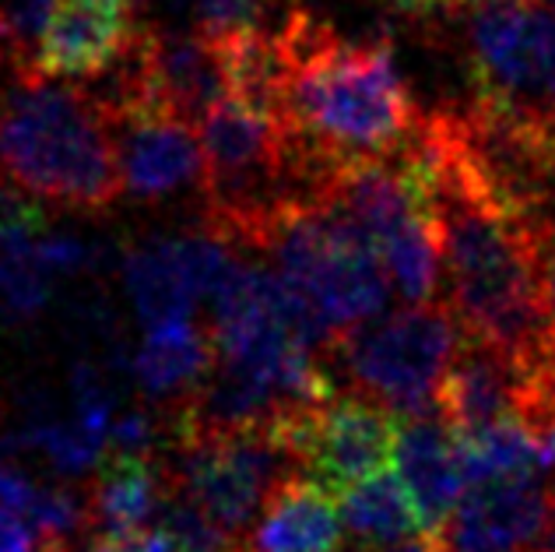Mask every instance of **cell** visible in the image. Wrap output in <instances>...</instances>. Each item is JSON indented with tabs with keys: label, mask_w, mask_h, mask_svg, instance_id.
<instances>
[{
	"label": "cell",
	"mask_w": 555,
	"mask_h": 552,
	"mask_svg": "<svg viewBox=\"0 0 555 552\" xmlns=\"http://www.w3.org/2000/svg\"><path fill=\"white\" fill-rule=\"evenodd\" d=\"M134 0H61L39 36L33 70L42 78L106 75L134 47Z\"/></svg>",
	"instance_id": "obj_10"
},
{
	"label": "cell",
	"mask_w": 555,
	"mask_h": 552,
	"mask_svg": "<svg viewBox=\"0 0 555 552\" xmlns=\"http://www.w3.org/2000/svg\"><path fill=\"white\" fill-rule=\"evenodd\" d=\"M552 158H555V138H552Z\"/></svg>",
	"instance_id": "obj_28"
},
{
	"label": "cell",
	"mask_w": 555,
	"mask_h": 552,
	"mask_svg": "<svg viewBox=\"0 0 555 552\" xmlns=\"http://www.w3.org/2000/svg\"><path fill=\"white\" fill-rule=\"evenodd\" d=\"M440 240L447 307L464 338L524 370L555 356L545 303V219L517 208L467 152L454 110L418 124L412 138Z\"/></svg>",
	"instance_id": "obj_1"
},
{
	"label": "cell",
	"mask_w": 555,
	"mask_h": 552,
	"mask_svg": "<svg viewBox=\"0 0 555 552\" xmlns=\"http://www.w3.org/2000/svg\"><path fill=\"white\" fill-rule=\"evenodd\" d=\"M211 370H215V338L208 328H197L194 321L149 328L134 356L138 384L155 398L183 401L204 384V376Z\"/></svg>",
	"instance_id": "obj_15"
},
{
	"label": "cell",
	"mask_w": 555,
	"mask_h": 552,
	"mask_svg": "<svg viewBox=\"0 0 555 552\" xmlns=\"http://www.w3.org/2000/svg\"><path fill=\"white\" fill-rule=\"evenodd\" d=\"M274 36L285 67L278 116L317 155L390 158L418 134L422 120L387 42L341 39L306 11L278 22Z\"/></svg>",
	"instance_id": "obj_2"
},
{
	"label": "cell",
	"mask_w": 555,
	"mask_h": 552,
	"mask_svg": "<svg viewBox=\"0 0 555 552\" xmlns=\"http://www.w3.org/2000/svg\"><path fill=\"white\" fill-rule=\"evenodd\" d=\"M464 42L475 106L555 138V11L538 0H475Z\"/></svg>",
	"instance_id": "obj_4"
},
{
	"label": "cell",
	"mask_w": 555,
	"mask_h": 552,
	"mask_svg": "<svg viewBox=\"0 0 555 552\" xmlns=\"http://www.w3.org/2000/svg\"><path fill=\"white\" fill-rule=\"evenodd\" d=\"M106 113L124 194L158 201L201 183L204 152L194 124L130 103H106Z\"/></svg>",
	"instance_id": "obj_9"
},
{
	"label": "cell",
	"mask_w": 555,
	"mask_h": 552,
	"mask_svg": "<svg viewBox=\"0 0 555 552\" xmlns=\"http://www.w3.org/2000/svg\"><path fill=\"white\" fill-rule=\"evenodd\" d=\"M172 444V492L232 542L250 535L271 489L296 472L274 426L183 433Z\"/></svg>",
	"instance_id": "obj_6"
},
{
	"label": "cell",
	"mask_w": 555,
	"mask_h": 552,
	"mask_svg": "<svg viewBox=\"0 0 555 552\" xmlns=\"http://www.w3.org/2000/svg\"><path fill=\"white\" fill-rule=\"evenodd\" d=\"M0 552H39V542L22 514L0 506Z\"/></svg>",
	"instance_id": "obj_23"
},
{
	"label": "cell",
	"mask_w": 555,
	"mask_h": 552,
	"mask_svg": "<svg viewBox=\"0 0 555 552\" xmlns=\"http://www.w3.org/2000/svg\"><path fill=\"white\" fill-rule=\"evenodd\" d=\"M376 552H447L443 545V535H412V539H404L398 545H387V549H376Z\"/></svg>",
	"instance_id": "obj_24"
},
{
	"label": "cell",
	"mask_w": 555,
	"mask_h": 552,
	"mask_svg": "<svg viewBox=\"0 0 555 552\" xmlns=\"http://www.w3.org/2000/svg\"><path fill=\"white\" fill-rule=\"evenodd\" d=\"M268 0H190V28L204 36H232L264 25Z\"/></svg>",
	"instance_id": "obj_20"
},
{
	"label": "cell",
	"mask_w": 555,
	"mask_h": 552,
	"mask_svg": "<svg viewBox=\"0 0 555 552\" xmlns=\"http://www.w3.org/2000/svg\"><path fill=\"white\" fill-rule=\"evenodd\" d=\"M461 342L464 331L454 310L447 303H422L352 328L331 356L359 398L398 419H418L436 415V398Z\"/></svg>",
	"instance_id": "obj_5"
},
{
	"label": "cell",
	"mask_w": 555,
	"mask_h": 552,
	"mask_svg": "<svg viewBox=\"0 0 555 552\" xmlns=\"http://www.w3.org/2000/svg\"><path fill=\"white\" fill-rule=\"evenodd\" d=\"M524 376L528 370L520 362L464 338L440 387V398H436V415L457 437H472V433L489 426L509 423L520 412Z\"/></svg>",
	"instance_id": "obj_12"
},
{
	"label": "cell",
	"mask_w": 555,
	"mask_h": 552,
	"mask_svg": "<svg viewBox=\"0 0 555 552\" xmlns=\"http://www.w3.org/2000/svg\"><path fill=\"white\" fill-rule=\"evenodd\" d=\"M172 497V478L163 472L155 454H130V450H106L95 464L89 500V535L106 539H134L152 528V517L163 514Z\"/></svg>",
	"instance_id": "obj_13"
},
{
	"label": "cell",
	"mask_w": 555,
	"mask_h": 552,
	"mask_svg": "<svg viewBox=\"0 0 555 552\" xmlns=\"http://www.w3.org/2000/svg\"><path fill=\"white\" fill-rule=\"evenodd\" d=\"M232 265V246L208 229L149 240L127 254V293L144 328L194 321V307L201 299L211 303Z\"/></svg>",
	"instance_id": "obj_8"
},
{
	"label": "cell",
	"mask_w": 555,
	"mask_h": 552,
	"mask_svg": "<svg viewBox=\"0 0 555 552\" xmlns=\"http://www.w3.org/2000/svg\"><path fill=\"white\" fill-rule=\"evenodd\" d=\"M274 433L296 472L341 497L370 475L387 472L398 447V415L359 395H338L313 412L278 419Z\"/></svg>",
	"instance_id": "obj_7"
},
{
	"label": "cell",
	"mask_w": 555,
	"mask_h": 552,
	"mask_svg": "<svg viewBox=\"0 0 555 552\" xmlns=\"http://www.w3.org/2000/svg\"><path fill=\"white\" fill-rule=\"evenodd\" d=\"M0 180L22 197L102 211L124 194L109 113L99 92L42 78L33 67L0 75Z\"/></svg>",
	"instance_id": "obj_3"
},
{
	"label": "cell",
	"mask_w": 555,
	"mask_h": 552,
	"mask_svg": "<svg viewBox=\"0 0 555 552\" xmlns=\"http://www.w3.org/2000/svg\"><path fill=\"white\" fill-rule=\"evenodd\" d=\"M36 497H39V486L25 472L11 468V464H4V468H0V506H4V511L28 517Z\"/></svg>",
	"instance_id": "obj_22"
},
{
	"label": "cell",
	"mask_w": 555,
	"mask_h": 552,
	"mask_svg": "<svg viewBox=\"0 0 555 552\" xmlns=\"http://www.w3.org/2000/svg\"><path fill=\"white\" fill-rule=\"evenodd\" d=\"M25 444L47 450V458L64 475H78L85 468H92V464H99L102 454H106V450H102L106 444L92 440L78 423L75 426H64V423H36L33 429L25 433Z\"/></svg>",
	"instance_id": "obj_19"
},
{
	"label": "cell",
	"mask_w": 555,
	"mask_h": 552,
	"mask_svg": "<svg viewBox=\"0 0 555 552\" xmlns=\"http://www.w3.org/2000/svg\"><path fill=\"white\" fill-rule=\"evenodd\" d=\"M341 528L352 535L359 552H376L412 539L418 514L404 483L393 472H376L366 483L345 489L338 497Z\"/></svg>",
	"instance_id": "obj_16"
},
{
	"label": "cell",
	"mask_w": 555,
	"mask_h": 552,
	"mask_svg": "<svg viewBox=\"0 0 555 552\" xmlns=\"http://www.w3.org/2000/svg\"><path fill=\"white\" fill-rule=\"evenodd\" d=\"M36 240H14L0 251V310L8 317H33L50 299V271L39 265Z\"/></svg>",
	"instance_id": "obj_18"
},
{
	"label": "cell",
	"mask_w": 555,
	"mask_h": 552,
	"mask_svg": "<svg viewBox=\"0 0 555 552\" xmlns=\"http://www.w3.org/2000/svg\"><path fill=\"white\" fill-rule=\"evenodd\" d=\"M398 478L404 483L418 525L426 535H443L464 500V468L457 437L440 415L398 419Z\"/></svg>",
	"instance_id": "obj_11"
},
{
	"label": "cell",
	"mask_w": 555,
	"mask_h": 552,
	"mask_svg": "<svg viewBox=\"0 0 555 552\" xmlns=\"http://www.w3.org/2000/svg\"><path fill=\"white\" fill-rule=\"evenodd\" d=\"M42 222H47L42 208L33 205L28 197L14 194L11 187L0 180V251H4V246L14 243V240L39 236Z\"/></svg>",
	"instance_id": "obj_21"
},
{
	"label": "cell",
	"mask_w": 555,
	"mask_h": 552,
	"mask_svg": "<svg viewBox=\"0 0 555 552\" xmlns=\"http://www.w3.org/2000/svg\"><path fill=\"white\" fill-rule=\"evenodd\" d=\"M356 552H359V549H356Z\"/></svg>",
	"instance_id": "obj_29"
},
{
	"label": "cell",
	"mask_w": 555,
	"mask_h": 552,
	"mask_svg": "<svg viewBox=\"0 0 555 552\" xmlns=\"http://www.w3.org/2000/svg\"><path fill=\"white\" fill-rule=\"evenodd\" d=\"M538 552H555V511H552V521H548V531H545V539H542V545H538Z\"/></svg>",
	"instance_id": "obj_26"
},
{
	"label": "cell",
	"mask_w": 555,
	"mask_h": 552,
	"mask_svg": "<svg viewBox=\"0 0 555 552\" xmlns=\"http://www.w3.org/2000/svg\"><path fill=\"white\" fill-rule=\"evenodd\" d=\"M243 552H341V514L331 492L292 472L282 478L260 511L257 525L240 545Z\"/></svg>",
	"instance_id": "obj_14"
},
{
	"label": "cell",
	"mask_w": 555,
	"mask_h": 552,
	"mask_svg": "<svg viewBox=\"0 0 555 552\" xmlns=\"http://www.w3.org/2000/svg\"><path fill=\"white\" fill-rule=\"evenodd\" d=\"M457 450H461V468H464L467 486H481V483H492V478H509V475L545 472L538 440L517 423V419L472 433V437H457Z\"/></svg>",
	"instance_id": "obj_17"
},
{
	"label": "cell",
	"mask_w": 555,
	"mask_h": 552,
	"mask_svg": "<svg viewBox=\"0 0 555 552\" xmlns=\"http://www.w3.org/2000/svg\"><path fill=\"white\" fill-rule=\"evenodd\" d=\"M0 468H4V450H0Z\"/></svg>",
	"instance_id": "obj_27"
},
{
	"label": "cell",
	"mask_w": 555,
	"mask_h": 552,
	"mask_svg": "<svg viewBox=\"0 0 555 552\" xmlns=\"http://www.w3.org/2000/svg\"><path fill=\"white\" fill-rule=\"evenodd\" d=\"M390 8L408 11V14H426V11H440V8H457V0H387Z\"/></svg>",
	"instance_id": "obj_25"
}]
</instances>
